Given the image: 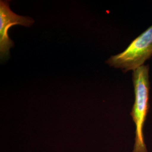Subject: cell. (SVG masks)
Returning a JSON list of instances; mask_svg holds the SVG:
<instances>
[{
	"instance_id": "1",
	"label": "cell",
	"mask_w": 152,
	"mask_h": 152,
	"mask_svg": "<svg viewBox=\"0 0 152 152\" xmlns=\"http://www.w3.org/2000/svg\"><path fill=\"white\" fill-rule=\"evenodd\" d=\"M149 70V65H143L134 71L132 74L135 97L130 114L136 126L135 142L133 152H148L143 130L150 108Z\"/></svg>"
},
{
	"instance_id": "2",
	"label": "cell",
	"mask_w": 152,
	"mask_h": 152,
	"mask_svg": "<svg viewBox=\"0 0 152 152\" xmlns=\"http://www.w3.org/2000/svg\"><path fill=\"white\" fill-rule=\"evenodd\" d=\"M152 56V25L134 39L125 51L112 56L106 63L124 72L135 71Z\"/></svg>"
},
{
	"instance_id": "3",
	"label": "cell",
	"mask_w": 152,
	"mask_h": 152,
	"mask_svg": "<svg viewBox=\"0 0 152 152\" xmlns=\"http://www.w3.org/2000/svg\"><path fill=\"white\" fill-rule=\"evenodd\" d=\"M34 20L28 16L19 15L11 11L7 1H0V56L1 60H5L10 54V49L14 46V42L9 38L8 31L15 25L30 27Z\"/></svg>"
}]
</instances>
